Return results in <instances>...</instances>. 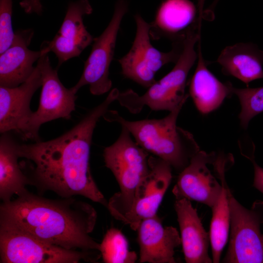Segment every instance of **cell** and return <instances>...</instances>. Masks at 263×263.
Wrapping results in <instances>:
<instances>
[{
    "mask_svg": "<svg viewBox=\"0 0 263 263\" xmlns=\"http://www.w3.org/2000/svg\"><path fill=\"white\" fill-rule=\"evenodd\" d=\"M119 92L116 88L112 89L102 103L62 135L45 142L18 144L19 158L33 164L31 185L62 198L80 195L107 207L91 172L90 152L96 123L117 100Z\"/></svg>",
    "mask_w": 263,
    "mask_h": 263,
    "instance_id": "1",
    "label": "cell"
},
{
    "mask_svg": "<svg viewBox=\"0 0 263 263\" xmlns=\"http://www.w3.org/2000/svg\"><path fill=\"white\" fill-rule=\"evenodd\" d=\"M97 220L94 208L72 197L50 199L28 191L0 207V223L17 227L68 249L99 251L90 236Z\"/></svg>",
    "mask_w": 263,
    "mask_h": 263,
    "instance_id": "2",
    "label": "cell"
},
{
    "mask_svg": "<svg viewBox=\"0 0 263 263\" xmlns=\"http://www.w3.org/2000/svg\"><path fill=\"white\" fill-rule=\"evenodd\" d=\"M183 105L161 119L129 121L113 110H108L103 117L125 127L144 150L167 162L180 173L200 150L193 135L177 125Z\"/></svg>",
    "mask_w": 263,
    "mask_h": 263,
    "instance_id": "3",
    "label": "cell"
},
{
    "mask_svg": "<svg viewBox=\"0 0 263 263\" xmlns=\"http://www.w3.org/2000/svg\"><path fill=\"white\" fill-rule=\"evenodd\" d=\"M201 25L195 21L187 29L180 55L169 73L156 81L142 95L132 89L119 92L116 101L120 105L136 114L145 106L153 111L170 112L184 104L188 96L185 93L187 77L197 58L195 46L200 38Z\"/></svg>",
    "mask_w": 263,
    "mask_h": 263,
    "instance_id": "4",
    "label": "cell"
},
{
    "mask_svg": "<svg viewBox=\"0 0 263 263\" xmlns=\"http://www.w3.org/2000/svg\"><path fill=\"white\" fill-rule=\"evenodd\" d=\"M120 134L112 145L103 150L105 166L113 173L119 191L108 202L107 208L116 220L123 222L132 209L138 187L150 169L149 153L131 137L122 126Z\"/></svg>",
    "mask_w": 263,
    "mask_h": 263,
    "instance_id": "5",
    "label": "cell"
},
{
    "mask_svg": "<svg viewBox=\"0 0 263 263\" xmlns=\"http://www.w3.org/2000/svg\"><path fill=\"white\" fill-rule=\"evenodd\" d=\"M1 263H96L98 250L68 249L41 240L17 227L0 223Z\"/></svg>",
    "mask_w": 263,
    "mask_h": 263,
    "instance_id": "6",
    "label": "cell"
},
{
    "mask_svg": "<svg viewBox=\"0 0 263 263\" xmlns=\"http://www.w3.org/2000/svg\"><path fill=\"white\" fill-rule=\"evenodd\" d=\"M233 162L229 154L199 150L179 173L172 189L175 199L196 201L211 208L222 188L218 180Z\"/></svg>",
    "mask_w": 263,
    "mask_h": 263,
    "instance_id": "7",
    "label": "cell"
},
{
    "mask_svg": "<svg viewBox=\"0 0 263 263\" xmlns=\"http://www.w3.org/2000/svg\"><path fill=\"white\" fill-rule=\"evenodd\" d=\"M134 19L136 31L132 46L118 61L124 77L148 88L156 81L155 75L162 67L176 62L182 49L183 36L173 41L170 51L161 52L151 43L150 23L139 14Z\"/></svg>",
    "mask_w": 263,
    "mask_h": 263,
    "instance_id": "8",
    "label": "cell"
},
{
    "mask_svg": "<svg viewBox=\"0 0 263 263\" xmlns=\"http://www.w3.org/2000/svg\"><path fill=\"white\" fill-rule=\"evenodd\" d=\"M230 212L229 245L223 260L228 263H263V202H255L250 209L242 206L228 191Z\"/></svg>",
    "mask_w": 263,
    "mask_h": 263,
    "instance_id": "9",
    "label": "cell"
},
{
    "mask_svg": "<svg viewBox=\"0 0 263 263\" xmlns=\"http://www.w3.org/2000/svg\"><path fill=\"white\" fill-rule=\"evenodd\" d=\"M42 77L39 106L33 112L20 134L25 139L39 141L38 130L44 123L58 118L69 119L75 110L76 94L60 81L57 70L52 68L48 53L37 61Z\"/></svg>",
    "mask_w": 263,
    "mask_h": 263,
    "instance_id": "10",
    "label": "cell"
},
{
    "mask_svg": "<svg viewBox=\"0 0 263 263\" xmlns=\"http://www.w3.org/2000/svg\"><path fill=\"white\" fill-rule=\"evenodd\" d=\"M126 0H118L113 15L102 34L94 38L90 54L84 63L82 74L71 89L76 94L83 86L89 85L91 93L103 94L110 91L112 82L109 78V68L113 59L117 35L122 20L128 11Z\"/></svg>",
    "mask_w": 263,
    "mask_h": 263,
    "instance_id": "11",
    "label": "cell"
},
{
    "mask_svg": "<svg viewBox=\"0 0 263 263\" xmlns=\"http://www.w3.org/2000/svg\"><path fill=\"white\" fill-rule=\"evenodd\" d=\"M150 169L135 192L132 209L123 223L136 231L141 222L156 215L172 179V167L154 155L149 158Z\"/></svg>",
    "mask_w": 263,
    "mask_h": 263,
    "instance_id": "12",
    "label": "cell"
},
{
    "mask_svg": "<svg viewBox=\"0 0 263 263\" xmlns=\"http://www.w3.org/2000/svg\"><path fill=\"white\" fill-rule=\"evenodd\" d=\"M93 8L89 0H77L68 6L63 22L54 38L42 44L49 53L53 52L58 59V66L69 59L79 56L92 44L94 38L87 31L83 17L90 15Z\"/></svg>",
    "mask_w": 263,
    "mask_h": 263,
    "instance_id": "13",
    "label": "cell"
},
{
    "mask_svg": "<svg viewBox=\"0 0 263 263\" xmlns=\"http://www.w3.org/2000/svg\"><path fill=\"white\" fill-rule=\"evenodd\" d=\"M42 85V77L36 65L31 76L18 86H0V132L14 131L20 134L33 112L30 105L36 91Z\"/></svg>",
    "mask_w": 263,
    "mask_h": 263,
    "instance_id": "14",
    "label": "cell"
},
{
    "mask_svg": "<svg viewBox=\"0 0 263 263\" xmlns=\"http://www.w3.org/2000/svg\"><path fill=\"white\" fill-rule=\"evenodd\" d=\"M34 35L32 29L15 32L10 47L0 56V86L13 88L25 82L32 74L34 63L49 52L43 47L39 51L28 48Z\"/></svg>",
    "mask_w": 263,
    "mask_h": 263,
    "instance_id": "15",
    "label": "cell"
},
{
    "mask_svg": "<svg viewBox=\"0 0 263 263\" xmlns=\"http://www.w3.org/2000/svg\"><path fill=\"white\" fill-rule=\"evenodd\" d=\"M139 263H175V249L181 244L175 227L163 225L156 215L142 220L137 229Z\"/></svg>",
    "mask_w": 263,
    "mask_h": 263,
    "instance_id": "16",
    "label": "cell"
},
{
    "mask_svg": "<svg viewBox=\"0 0 263 263\" xmlns=\"http://www.w3.org/2000/svg\"><path fill=\"white\" fill-rule=\"evenodd\" d=\"M174 208L181 233L185 260L187 263H211L208 255L209 234L205 230L190 200L176 199Z\"/></svg>",
    "mask_w": 263,
    "mask_h": 263,
    "instance_id": "17",
    "label": "cell"
},
{
    "mask_svg": "<svg viewBox=\"0 0 263 263\" xmlns=\"http://www.w3.org/2000/svg\"><path fill=\"white\" fill-rule=\"evenodd\" d=\"M196 8L189 0H164L150 24V38H179L195 21Z\"/></svg>",
    "mask_w": 263,
    "mask_h": 263,
    "instance_id": "18",
    "label": "cell"
},
{
    "mask_svg": "<svg viewBox=\"0 0 263 263\" xmlns=\"http://www.w3.org/2000/svg\"><path fill=\"white\" fill-rule=\"evenodd\" d=\"M197 52L198 63L189 84V94L198 110L206 114L216 109L232 93V84L222 83L207 68L201 49Z\"/></svg>",
    "mask_w": 263,
    "mask_h": 263,
    "instance_id": "19",
    "label": "cell"
},
{
    "mask_svg": "<svg viewBox=\"0 0 263 263\" xmlns=\"http://www.w3.org/2000/svg\"><path fill=\"white\" fill-rule=\"evenodd\" d=\"M222 72L245 83L263 78V51L250 43H238L228 46L217 60Z\"/></svg>",
    "mask_w": 263,
    "mask_h": 263,
    "instance_id": "20",
    "label": "cell"
},
{
    "mask_svg": "<svg viewBox=\"0 0 263 263\" xmlns=\"http://www.w3.org/2000/svg\"><path fill=\"white\" fill-rule=\"evenodd\" d=\"M17 143L9 132L1 133L0 138V198L2 203L11 200L28 190L31 182L22 171L18 160Z\"/></svg>",
    "mask_w": 263,
    "mask_h": 263,
    "instance_id": "21",
    "label": "cell"
},
{
    "mask_svg": "<svg viewBox=\"0 0 263 263\" xmlns=\"http://www.w3.org/2000/svg\"><path fill=\"white\" fill-rule=\"evenodd\" d=\"M222 188L220 194L211 207L212 216L210 225L209 237L213 263L220 261L223 249L227 242L230 225L229 188L225 173L221 178Z\"/></svg>",
    "mask_w": 263,
    "mask_h": 263,
    "instance_id": "22",
    "label": "cell"
},
{
    "mask_svg": "<svg viewBox=\"0 0 263 263\" xmlns=\"http://www.w3.org/2000/svg\"><path fill=\"white\" fill-rule=\"evenodd\" d=\"M99 251L106 263H134L137 259L136 253L130 251L124 235L115 228L107 231L100 244Z\"/></svg>",
    "mask_w": 263,
    "mask_h": 263,
    "instance_id": "23",
    "label": "cell"
},
{
    "mask_svg": "<svg viewBox=\"0 0 263 263\" xmlns=\"http://www.w3.org/2000/svg\"><path fill=\"white\" fill-rule=\"evenodd\" d=\"M231 91L239 99L241 110L239 118L241 125L246 129L251 119L263 112V87L236 88L232 86Z\"/></svg>",
    "mask_w": 263,
    "mask_h": 263,
    "instance_id": "24",
    "label": "cell"
},
{
    "mask_svg": "<svg viewBox=\"0 0 263 263\" xmlns=\"http://www.w3.org/2000/svg\"><path fill=\"white\" fill-rule=\"evenodd\" d=\"M12 0H0V54L11 45L15 33L12 24Z\"/></svg>",
    "mask_w": 263,
    "mask_h": 263,
    "instance_id": "25",
    "label": "cell"
},
{
    "mask_svg": "<svg viewBox=\"0 0 263 263\" xmlns=\"http://www.w3.org/2000/svg\"><path fill=\"white\" fill-rule=\"evenodd\" d=\"M19 4L26 13L40 14L42 12V6L40 0H23Z\"/></svg>",
    "mask_w": 263,
    "mask_h": 263,
    "instance_id": "26",
    "label": "cell"
},
{
    "mask_svg": "<svg viewBox=\"0 0 263 263\" xmlns=\"http://www.w3.org/2000/svg\"><path fill=\"white\" fill-rule=\"evenodd\" d=\"M248 158L252 161L254 169V186L263 193V168L260 167L253 157Z\"/></svg>",
    "mask_w": 263,
    "mask_h": 263,
    "instance_id": "27",
    "label": "cell"
},
{
    "mask_svg": "<svg viewBox=\"0 0 263 263\" xmlns=\"http://www.w3.org/2000/svg\"></svg>",
    "mask_w": 263,
    "mask_h": 263,
    "instance_id": "28",
    "label": "cell"
}]
</instances>
